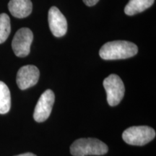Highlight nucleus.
Wrapping results in <instances>:
<instances>
[{
    "label": "nucleus",
    "mask_w": 156,
    "mask_h": 156,
    "mask_svg": "<svg viewBox=\"0 0 156 156\" xmlns=\"http://www.w3.org/2000/svg\"><path fill=\"white\" fill-rule=\"evenodd\" d=\"M137 52V46L133 43L114 41L103 45L99 51V55L104 60L125 59L135 56Z\"/></svg>",
    "instance_id": "f257e3e1"
},
{
    "label": "nucleus",
    "mask_w": 156,
    "mask_h": 156,
    "mask_svg": "<svg viewBox=\"0 0 156 156\" xmlns=\"http://www.w3.org/2000/svg\"><path fill=\"white\" fill-rule=\"evenodd\" d=\"M108 151V146L104 142L95 138L78 139L70 147V153L73 156L103 155Z\"/></svg>",
    "instance_id": "f03ea898"
},
{
    "label": "nucleus",
    "mask_w": 156,
    "mask_h": 156,
    "mask_svg": "<svg viewBox=\"0 0 156 156\" xmlns=\"http://www.w3.org/2000/svg\"><path fill=\"white\" fill-rule=\"evenodd\" d=\"M155 137V131L147 126H135L123 132L124 141L131 145L143 146Z\"/></svg>",
    "instance_id": "7ed1b4c3"
},
{
    "label": "nucleus",
    "mask_w": 156,
    "mask_h": 156,
    "mask_svg": "<svg viewBox=\"0 0 156 156\" xmlns=\"http://www.w3.org/2000/svg\"><path fill=\"white\" fill-rule=\"evenodd\" d=\"M103 85L106 90L109 106H117L124 98L125 92V87L122 79L118 75L112 74L103 80Z\"/></svg>",
    "instance_id": "20e7f679"
},
{
    "label": "nucleus",
    "mask_w": 156,
    "mask_h": 156,
    "mask_svg": "<svg viewBox=\"0 0 156 156\" xmlns=\"http://www.w3.org/2000/svg\"><path fill=\"white\" fill-rule=\"evenodd\" d=\"M34 39V34L30 29L23 28L17 31L12 42V48L18 57H25L30 54V46Z\"/></svg>",
    "instance_id": "39448f33"
},
{
    "label": "nucleus",
    "mask_w": 156,
    "mask_h": 156,
    "mask_svg": "<svg viewBox=\"0 0 156 156\" xmlns=\"http://www.w3.org/2000/svg\"><path fill=\"white\" fill-rule=\"evenodd\" d=\"M55 95L51 90H46L41 95L34 113V118L37 122H45L49 117L53 108Z\"/></svg>",
    "instance_id": "423d86ee"
},
{
    "label": "nucleus",
    "mask_w": 156,
    "mask_h": 156,
    "mask_svg": "<svg viewBox=\"0 0 156 156\" xmlns=\"http://www.w3.org/2000/svg\"><path fill=\"white\" fill-rule=\"evenodd\" d=\"M40 72L34 65L23 66L17 74V84L20 90H26L38 83Z\"/></svg>",
    "instance_id": "0eeeda50"
},
{
    "label": "nucleus",
    "mask_w": 156,
    "mask_h": 156,
    "mask_svg": "<svg viewBox=\"0 0 156 156\" xmlns=\"http://www.w3.org/2000/svg\"><path fill=\"white\" fill-rule=\"evenodd\" d=\"M48 25L54 36L62 37L67 31V22L64 15L57 7H52L48 11Z\"/></svg>",
    "instance_id": "6e6552de"
},
{
    "label": "nucleus",
    "mask_w": 156,
    "mask_h": 156,
    "mask_svg": "<svg viewBox=\"0 0 156 156\" xmlns=\"http://www.w3.org/2000/svg\"><path fill=\"white\" fill-rule=\"evenodd\" d=\"M8 8L12 16L24 18L32 12L33 5L30 0H10Z\"/></svg>",
    "instance_id": "1a4fd4ad"
},
{
    "label": "nucleus",
    "mask_w": 156,
    "mask_h": 156,
    "mask_svg": "<svg viewBox=\"0 0 156 156\" xmlns=\"http://www.w3.org/2000/svg\"><path fill=\"white\" fill-rule=\"evenodd\" d=\"M155 0H129L124 8L126 15H132L139 14L151 7Z\"/></svg>",
    "instance_id": "9d476101"
},
{
    "label": "nucleus",
    "mask_w": 156,
    "mask_h": 156,
    "mask_svg": "<svg viewBox=\"0 0 156 156\" xmlns=\"http://www.w3.org/2000/svg\"><path fill=\"white\" fill-rule=\"evenodd\" d=\"M11 107V95L8 87L0 81V114L9 112Z\"/></svg>",
    "instance_id": "9b49d317"
},
{
    "label": "nucleus",
    "mask_w": 156,
    "mask_h": 156,
    "mask_svg": "<svg viewBox=\"0 0 156 156\" xmlns=\"http://www.w3.org/2000/svg\"><path fill=\"white\" fill-rule=\"evenodd\" d=\"M11 31L10 19L5 13L0 14V44L7 40Z\"/></svg>",
    "instance_id": "f8f14e48"
},
{
    "label": "nucleus",
    "mask_w": 156,
    "mask_h": 156,
    "mask_svg": "<svg viewBox=\"0 0 156 156\" xmlns=\"http://www.w3.org/2000/svg\"><path fill=\"white\" fill-rule=\"evenodd\" d=\"M83 1L87 6H88V7H92V6L96 5V4L98 2L99 0H83Z\"/></svg>",
    "instance_id": "ddd939ff"
},
{
    "label": "nucleus",
    "mask_w": 156,
    "mask_h": 156,
    "mask_svg": "<svg viewBox=\"0 0 156 156\" xmlns=\"http://www.w3.org/2000/svg\"><path fill=\"white\" fill-rule=\"evenodd\" d=\"M15 156H37L35 155V154L32 153H23V154H20V155H17Z\"/></svg>",
    "instance_id": "4468645a"
}]
</instances>
